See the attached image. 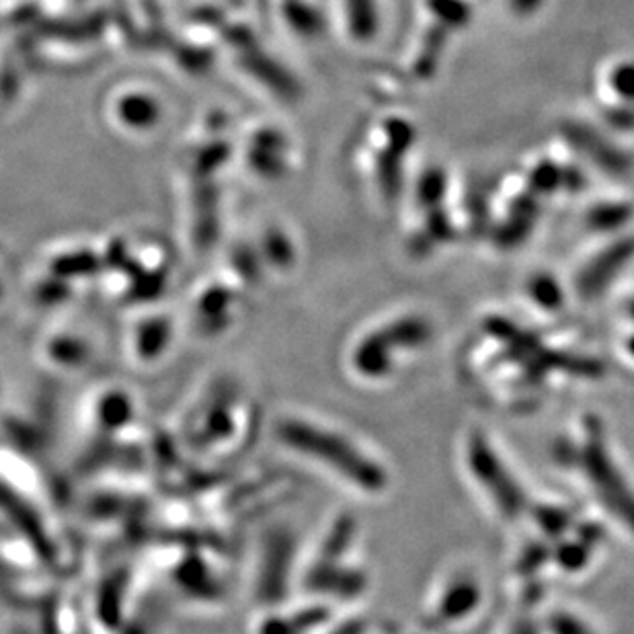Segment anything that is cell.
Instances as JSON below:
<instances>
[{
    "label": "cell",
    "instance_id": "cell-25",
    "mask_svg": "<svg viewBox=\"0 0 634 634\" xmlns=\"http://www.w3.org/2000/svg\"><path fill=\"white\" fill-rule=\"evenodd\" d=\"M608 84L620 101H624L626 105H634V60H624L614 66L610 70Z\"/></svg>",
    "mask_w": 634,
    "mask_h": 634
},
{
    "label": "cell",
    "instance_id": "cell-14",
    "mask_svg": "<svg viewBox=\"0 0 634 634\" xmlns=\"http://www.w3.org/2000/svg\"><path fill=\"white\" fill-rule=\"evenodd\" d=\"M633 218V206L626 201H598L587 210L586 222L589 230L600 234H612L626 227Z\"/></svg>",
    "mask_w": 634,
    "mask_h": 634
},
{
    "label": "cell",
    "instance_id": "cell-2",
    "mask_svg": "<svg viewBox=\"0 0 634 634\" xmlns=\"http://www.w3.org/2000/svg\"><path fill=\"white\" fill-rule=\"evenodd\" d=\"M579 462L587 481L600 497L603 507L614 514L624 526L634 532V493L622 476L614 458L610 454L606 431L598 417H587L584 425V446L579 450Z\"/></svg>",
    "mask_w": 634,
    "mask_h": 634
},
{
    "label": "cell",
    "instance_id": "cell-29",
    "mask_svg": "<svg viewBox=\"0 0 634 634\" xmlns=\"http://www.w3.org/2000/svg\"><path fill=\"white\" fill-rule=\"evenodd\" d=\"M544 2H546V0H507L511 13L521 16V19L537 15L538 11L544 7Z\"/></svg>",
    "mask_w": 634,
    "mask_h": 634
},
{
    "label": "cell",
    "instance_id": "cell-3",
    "mask_svg": "<svg viewBox=\"0 0 634 634\" xmlns=\"http://www.w3.org/2000/svg\"><path fill=\"white\" fill-rule=\"evenodd\" d=\"M485 328L495 339L504 343L509 359H514L518 366H521L526 376L532 380H540L551 370H565L570 374L586 376V378L602 376L600 361L554 354L542 345L534 333L514 325L507 319H499V316L487 319Z\"/></svg>",
    "mask_w": 634,
    "mask_h": 634
},
{
    "label": "cell",
    "instance_id": "cell-16",
    "mask_svg": "<svg viewBox=\"0 0 634 634\" xmlns=\"http://www.w3.org/2000/svg\"><path fill=\"white\" fill-rule=\"evenodd\" d=\"M425 4L436 23L448 32L462 30L471 23L472 9L466 0H427Z\"/></svg>",
    "mask_w": 634,
    "mask_h": 634
},
{
    "label": "cell",
    "instance_id": "cell-33",
    "mask_svg": "<svg viewBox=\"0 0 634 634\" xmlns=\"http://www.w3.org/2000/svg\"><path fill=\"white\" fill-rule=\"evenodd\" d=\"M359 631H361V626H359L358 622H351V624H345L333 634H359Z\"/></svg>",
    "mask_w": 634,
    "mask_h": 634
},
{
    "label": "cell",
    "instance_id": "cell-35",
    "mask_svg": "<svg viewBox=\"0 0 634 634\" xmlns=\"http://www.w3.org/2000/svg\"><path fill=\"white\" fill-rule=\"evenodd\" d=\"M629 310H631V316H633L634 319V300L633 302H631V307H629Z\"/></svg>",
    "mask_w": 634,
    "mask_h": 634
},
{
    "label": "cell",
    "instance_id": "cell-4",
    "mask_svg": "<svg viewBox=\"0 0 634 634\" xmlns=\"http://www.w3.org/2000/svg\"><path fill=\"white\" fill-rule=\"evenodd\" d=\"M466 460L474 479L491 495L502 516L518 518L526 509V493L521 491L518 481L509 474L502 458L493 450V446L483 434L479 431L471 434L466 443Z\"/></svg>",
    "mask_w": 634,
    "mask_h": 634
},
{
    "label": "cell",
    "instance_id": "cell-31",
    "mask_svg": "<svg viewBox=\"0 0 634 634\" xmlns=\"http://www.w3.org/2000/svg\"><path fill=\"white\" fill-rule=\"evenodd\" d=\"M546 558L544 546H532L521 558V569H537Z\"/></svg>",
    "mask_w": 634,
    "mask_h": 634
},
{
    "label": "cell",
    "instance_id": "cell-26",
    "mask_svg": "<svg viewBox=\"0 0 634 634\" xmlns=\"http://www.w3.org/2000/svg\"><path fill=\"white\" fill-rule=\"evenodd\" d=\"M556 561L563 569L579 570L584 569L589 561V546L584 542H567L556 551Z\"/></svg>",
    "mask_w": 634,
    "mask_h": 634
},
{
    "label": "cell",
    "instance_id": "cell-5",
    "mask_svg": "<svg viewBox=\"0 0 634 634\" xmlns=\"http://www.w3.org/2000/svg\"><path fill=\"white\" fill-rule=\"evenodd\" d=\"M634 257V239L624 237L620 241L608 244L577 276V292L584 300L600 298L608 286L616 279L620 272Z\"/></svg>",
    "mask_w": 634,
    "mask_h": 634
},
{
    "label": "cell",
    "instance_id": "cell-24",
    "mask_svg": "<svg viewBox=\"0 0 634 634\" xmlns=\"http://www.w3.org/2000/svg\"><path fill=\"white\" fill-rule=\"evenodd\" d=\"M454 239V224L443 208L427 210L425 216V244L448 243Z\"/></svg>",
    "mask_w": 634,
    "mask_h": 634
},
{
    "label": "cell",
    "instance_id": "cell-12",
    "mask_svg": "<svg viewBox=\"0 0 634 634\" xmlns=\"http://www.w3.org/2000/svg\"><path fill=\"white\" fill-rule=\"evenodd\" d=\"M392 351L417 349L431 339V325L422 316H403L378 331Z\"/></svg>",
    "mask_w": 634,
    "mask_h": 634
},
{
    "label": "cell",
    "instance_id": "cell-30",
    "mask_svg": "<svg viewBox=\"0 0 634 634\" xmlns=\"http://www.w3.org/2000/svg\"><path fill=\"white\" fill-rule=\"evenodd\" d=\"M608 122H610L616 130H629V128H634V112H631L629 107L610 109V112H608Z\"/></svg>",
    "mask_w": 634,
    "mask_h": 634
},
{
    "label": "cell",
    "instance_id": "cell-23",
    "mask_svg": "<svg viewBox=\"0 0 634 634\" xmlns=\"http://www.w3.org/2000/svg\"><path fill=\"white\" fill-rule=\"evenodd\" d=\"M328 612L323 610V608H316V610H309V612H302L298 614L296 619L292 620H276L272 622L267 629H265V634H302L319 626L323 620H326Z\"/></svg>",
    "mask_w": 634,
    "mask_h": 634
},
{
    "label": "cell",
    "instance_id": "cell-13",
    "mask_svg": "<svg viewBox=\"0 0 634 634\" xmlns=\"http://www.w3.org/2000/svg\"><path fill=\"white\" fill-rule=\"evenodd\" d=\"M347 30L356 42H370L380 30L378 0H345Z\"/></svg>",
    "mask_w": 634,
    "mask_h": 634
},
{
    "label": "cell",
    "instance_id": "cell-18",
    "mask_svg": "<svg viewBox=\"0 0 634 634\" xmlns=\"http://www.w3.org/2000/svg\"><path fill=\"white\" fill-rule=\"evenodd\" d=\"M376 177L384 196L389 199L399 196L403 187V157L394 154L389 148L380 150L376 161Z\"/></svg>",
    "mask_w": 634,
    "mask_h": 634
},
{
    "label": "cell",
    "instance_id": "cell-9",
    "mask_svg": "<svg viewBox=\"0 0 634 634\" xmlns=\"http://www.w3.org/2000/svg\"><path fill=\"white\" fill-rule=\"evenodd\" d=\"M481 602V589L471 577H458L446 589L438 606L439 622H458L471 616Z\"/></svg>",
    "mask_w": 634,
    "mask_h": 634
},
{
    "label": "cell",
    "instance_id": "cell-8",
    "mask_svg": "<svg viewBox=\"0 0 634 634\" xmlns=\"http://www.w3.org/2000/svg\"><path fill=\"white\" fill-rule=\"evenodd\" d=\"M309 586L314 591L337 598H356L366 587V575L361 570L316 563L310 570Z\"/></svg>",
    "mask_w": 634,
    "mask_h": 634
},
{
    "label": "cell",
    "instance_id": "cell-34",
    "mask_svg": "<svg viewBox=\"0 0 634 634\" xmlns=\"http://www.w3.org/2000/svg\"><path fill=\"white\" fill-rule=\"evenodd\" d=\"M629 351L634 356V335L631 337V342H629Z\"/></svg>",
    "mask_w": 634,
    "mask_h": 634
},
{
    "label": "cell",
    "instance_id": "cell-32",
    "mask_svg": "<svg viewBox=\"0 0 634 634\" xmlns=\"http://www.w3.org/2000/svg\"><path fill=\"white\" fill-rule=\"evenodd\" d=\"M509 634H540L538 633V626L530 619H521L516 622V626L511 629Z\"/></svg>",
    "mask_w": 634,
    "mask_h": 634
},
{
    "label": "cell",
    "instance_id": "cell-21",
    "mask_svg": "<svg viewBox=\"0 0 634 634\" xmlns=\"http://www.w3.org/2000/svg\"><path fill=\"white\" fill-rule=\"evenodd\" d=\"M563 187V166L553 161H540L528 175V192L537 197L553 196Z\"/></svg>",
    "mask_w": 634,
    "mask_h": 634
},
{
    "label": "cell",
    "instance_id": "cell-1",
    "mask_svg": "<svg viewBox=\"0 0 634 634\" xmlns=\"http://www.w3.org/2000/svg\"><path fill=\"white\" fill-rule=\"evenodd\" d=\"M277 434L286 446L325 462L326 466L339 472L343 479L364 491L378 493L387 487L384 469L364 452H359L358 448L343 436L302 422H284Z\"/></svg>",
    "mask_w": 634,
    "mask_h": 634
},
{
    "label": "cell",
    "instance_id": "cell-28",
    "mask_svg": "<svg viewBox=\"0 0 634 634\" xmlns=\"http://www.w3.org/2000/svg\"><path fill=\"white\" fill-rule=\"evenodd\" d=\"M549 633L551 634H593L586 622L577 619L569 612H556L549 620Z\"/></svg>",
    "mask_w": 634,
    "mask_h": 634
},
{
    "label": "cell",
    "instance_id": "cell-20",
    "mask_svg": "<svg viewBox=\"0 0 634 634\" xmlns=\"http://www.w3.org/2000/svg\"><path fill=\"white\" fill-rule=\"evenodd\" d=\"M448 30L441 27V25H434L427 35L423 37L422 51L417 56V62H415V68H417V74L419 77H431L438 68L439 60H441V54L446 49V44H448Z\"/></svg>",
    "mask_w": 634,
    "mask_h": 634
},
{
    "label": "cell",
    "instance_id": "cell-17",
    "mask_svg": "<svg viewBox=\"0 0 634 634\" xmlns=\"http://www.w3.org/2000/svg\"><path fill=\"white\" fill-rule=\"evenodd\" d=\"M354 534H356V521H354L351 516H342L339 520L335 521V526L331 528V532L326 537L319 563L337 565V561L343 558V554L347 553V549H349V544L354 540Z\"/></svg>",
    "mask_w": 634,
    "mask_h": 634
},
{
    "label": "cell",
    "instance_id": "cell-7",
    "mask_svg": "<svg viewBox=\"0 0 634 634\" xmlns=\"http://www.w3.org/2000/svg\"><path fill=\"white\" fill-rule=\"evenodd\" d=\"M538 197L534 194H521L509 206V214L502 227L495 230V241L502 249H514L523 243L537 224Z\"/></svg>",
    "mask_w": 634,
    "mask_h": 634
},
{
    "label": "cell",
    "instance_id": "cell-15",
    "mask_svg": "<svg viewBox=\"0 0 634 634\" xmlns=\"http://www.w3.org/2000/svg\"><path fill=\"white\" fill-rule=\"evenodd\" d=\"M448 194V173L441 166H429L425 169L417 185H415V197L423 210H434L439 208Z\"/></svg>",
    "mask_w": 634,
    "mask_h": 634
},
{
    "label": "cell",
    "instance_id": "cell-6",
    "mask_svg": "<svg viewBox=\"0 0 634 634\" xmlns=\"http://www.w3.org/2000/svg\"><path fill=\"white\" fill-rule=\"evenodd\" d=\"M293 542L288 534H274L265 554L261 591L265 600H279L288 584V569L292 563Z\"/></svg>",
    "mask_w": 634,
    "mask_h": 634
},
{
    "label": "cell",
    "instance_id": "cell-10",
    "mask_svg": "<svg viewBox=\"0 0 634 634\" xmlns=\"http://www.w3.org/2000/svg\"><path fill=\"white\" fill-rule=\"evenodd\" d=\"M565 136L573 147L577 148L579 152H584L596 164H600L602 169L608 171H619L624 164V157L616 148L608 147V142H603L602 136L591 130L589 126H581V124H569L565 128Z\"/></svg>",
    "mask_w": 634,
    "mask_h": 634
},
{
    "label": "cell",
    "instance_id": "cell-19",
    "mask_svg": "<svg viewBox=\"0 0 634 634\" xmlns=\"http://www.w3.org/2000/svg\"><path fill=\"white\" fill-rule=\"evenodd\" d=\"M528 293L540 309L556 312L565 304V292L556 277L551 274H534L528 279Z\"/></svg>",
    "mask_w": 634,
    "mask_h": 634
},
{
    "label": "cell",
    "instance_id": "cell-11",
    "mask_svg": "<svg viewBox=\"0 0 634 634\" xmlns=\"http://www.w3.org/2000/svg\"><path fill=\"white\" fill-rule=\"evenodd\" d=\"M392 351L389 343L382 339V335L376 331L368 337H364L356 351H354V366L359 374L366 378H384L391 372Z\"/></svg>",
    "mask_w": 634,
    "mask_h": 634
},
{
    "label": "cell",
    "instance_id": "cell-22",
    "mask_svg": "<svg viewBox=\"0 0 634 634\" xmlns=\"http://www.w3.org/2000/svg\"><path fill=\"white\" fill-rule=\"evenodd\" d=\"M382 134L387 140V148L399 154V157H407L411 148L417 140V130L415 126L405 119V117H389L382 124Z\"/></svg>",
    "mask_w": 634,
    "mask_h": 634
},
{
    "label": "cell",
    "instance_id": "cell-27",
    "mask_svg": "<svg viewBox=\"0 0 634 634\" xmlns=\"http://www.w3.org/2000/svg\"><path fill=\"white\" fill-rule=\"evenodd\" d=\"M537 520L542 526V530L551 537L563 534L569 526V516L556 507H540L537 509Z\"/></svg>",
    "mask_w": 634,
    "mask_h": 634
}]
</instances>
